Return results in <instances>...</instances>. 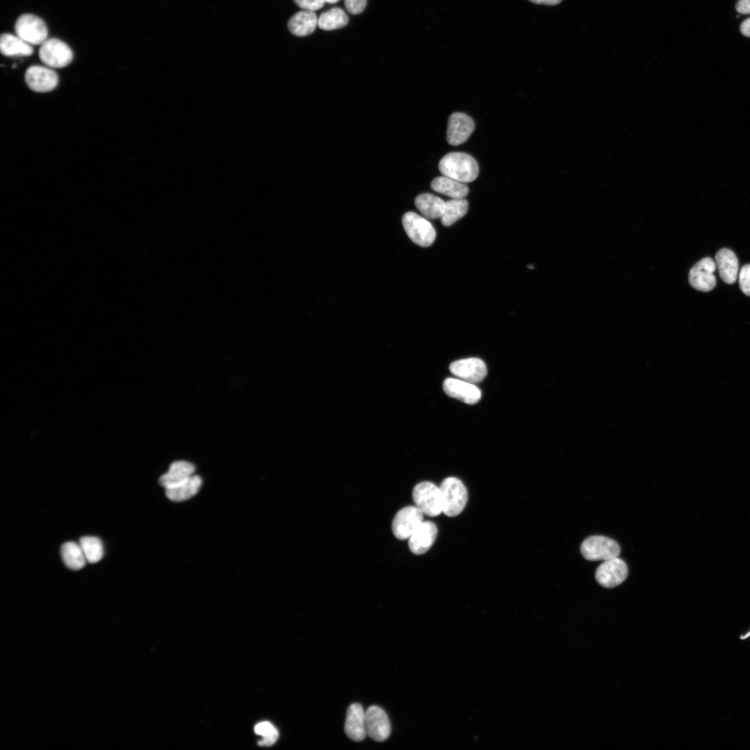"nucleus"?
Listing matches in <instances>:
<instances>
[{
	"label": "nucleus",
	"mask_w": 750,
	"mask_h": 750,
	"mask_svg": "<svg viewBox=\"0 0 750 750\" xmlns=\"http://www.w3.org/2000/svg\"><path fill=\"white\" fill-rule=\"evenodd\" d=\"M431 187L434 191L451 199L464 198L469 193V188L465 183L444 175L435 178L431 181Z\"/></svg>",
	"instance_id": "412c9836"
},
{
	"label": "nucleus",
	"mask_w": 750,
	"mask_h": 750,
	"mask_svg": "<svg viewBox=\"0 0 750 750\" xmlns=\"http://www.w3.org/2000/svg\"><path fill=\"white\" fill-rule=\"evenodd\" d=\"M0 50L6 56H28L33 49L32 46L17 35L3 33L0 38Z\"/></svg>",
	"instance_id": "b1692460"
},
{
	"label": "nucleus",
	"mask_w": 750,
	"mask_h": 750,
	"mask_svg": "<svg viewBox=\"0 0 750 750\" xmlns=\"http://www.w3.org/2000/svg\"><path fill=\"white\" fill-rule=\"evenodd\" d=\"M201 483V478L199 476L193 474L185 481L165 488V494L171 501H185L194 497L199 492Z\"/></svg>",
	"instance_id": "aec40b11"
},
{
	"label": "nucleus",
	"mask_w": 750,
	"mask_h": 750,
	"mask_svg": "<svg viewBox=\"0 0 750 750\" xmlns=\"http://www.w3.org/2000/svg\"><path fill=\"white\" fill-rule=\"evenodd\" d=\"M738 12L742 14L750 13V0H739L735 6Z\"/></svg>",
	"instance_id": "473e14b6"
},
{
	"label": "nucleus",
	"mask_w": 750,
	"mask_h": 750,
	"mask_svg": "<svg viewBox=\"0 0 750 750\" xmlns=\"http://www.w3.org/2000/svg\"><path fill=\"white\" fill-rule=\"evenodd\" d=\"M628 575L626 562L618 557L604 560L597 569L595 578L603 587L611 588L622 583Z\"/></svg>",
	"instance_id": "9d476101"
},
{
	"label": "nucleus",
	"mask_w": 750,
	"mask_h": 750,
	"mask_svg": "<svg viewBox=\"0 0 750 750\" xmlns=\"http://www.w3.org/2000/svg\"><path fill=\"white\" fill-rule=\"evenodd\" d=\"M60 553L64 563L71 569H81L87 562L79 543L74 542L64 543L61 547Z\"/></svg>",
	"instance_id": "a878e982"
},
{
	"label": "nucleus",
	"mask_w": 750,
	"mask_h": 750,
	"mask_svg": "<svg viewBox=\"0 0 750 750\" xmlns=\"http://www.w3.org/2000/svg\"><path fill=\"white\" fill-rule=\"evenodd\" d=\"M365 728L367 735L376 741L388 739L391 726L386 712L376 706L369 707L365 711Z\"/></svg>",
	"instance_id": "f8f14e48"
},
{
	"label": "nucleus",
	"mask_w": 750,
	"mask_h": 750,
	"mask_svg": "<svg viewBox=\"0 0 750 750\" xmlns=\"http://www.w3.org/2000/svg\"><path fill=\"white\" fill-rule=\"evenodd\" d=\"M439 170L444 176L465 183L474 181L479 172L476 160L462 152L446 154L439 162Z\"/></svg>",
	"instance_id": "f257e3e1"
},
{
	"label": "nucleus",
	"mask_w": 750,
	"mask_h": 750,
	"mask_svg": "<svg viewBox=\"0 0 750 750\" xmlns=\"http://www.w3.org/2000/svg\"><path fill=\"white\" fill-rule=\"evenodd\" d=\"M449 370L458 378L474 384L481 382L487 374L485 362L478 358L456 360L451 363Z\"/></svg>",
	"instance_id": "ddd939ff"
},
{
	"label": "nucleus",
	"mask_w": 750,
	"mask_h": 750,
	"mask_svg": "<svg viewBox=\"0 0 750 750\" xmlns=\"http://www.w3.org/2000/svg\"><path fill=\"white\" fill-rule=\"evenodd\" d=\"M415 203L424 217L433 219L442 217L446 201L431 193H423L416 197Z\"/></svg>",
	"instance_id": "4be33fe9"
},
{
	"label": "nucleus",
	"mask_w": 750,
	"mask_h": 750,
	"mask_svg": "<svg viewBox=\"0 0 750 750\" xmlns=\"http://www.w3.org/2000/svg\"><path fill=\"white\" fill-rule=\"evenodd\" d=\"M318 18L314 11L303 10L295 13L289 20V31L294 35L303 37L313 33Z\"/></svg>",
	"instance_id": "6ab92c4d"
},
{
	"label": "nucleus",
	"mask_w": 750,
	"mask_h": 750,
	"mask_svg": "<svg viewBox=\"0 0 750 750\" xmlns=\"http://www.w3.org/2000/svg\"><path fill=\"white\" fill-rule=\"evenodd\" d=\"M750 637V630L745 633L744 635H740L741 640H745Z\"/></svg>",
	"instance_id": "c9c22d12"
},
{
	"label": "nucleus",
	"mask_w": 750,
	"mask_h": 750,
	"mask_svg": "<svg viewBox=\"0 0 750 750\" xmlns=\"http://www.w3.org/2000/svg\"><path fill=\"white\" fill-rule=\"evenodd\" d=\"M715 269V260L709 257L701 259L690 270L688 280L690 285L701 292L712 290L716 285Z\"/></svg>",
	"instance_id": "9b49d317"
},
{
	"label": "nucleus",
	"mask_w": 750,
	"mask_h": 750,
	"mask_svg": "<svg viewBox=\"0 0 750 750\" xmlns=\"http://www.w3.org/2000/svg\"><path fill=\"white\" fill-rule=\"evenodd\" d=\"M442 499V512L447 516L458 515L467 501V491L463 483L458 478L448 477L440 486Z\"/></svg>",
	"instance_id": "f03ea898"
},
{
	"label": "nucleus",
	"mask_w": 750,
	"mask_h": 750,
	"mask_svg": "<svg viewBox=\"0 0 750 750\" xmlns=\"http://www.w3.org/2000/svg\"><path fill=\"white\" fill-rule=\"evenodd\" d=\"M581 552L586 560L604 561L618 557L620 553V547L617 542L611 538L602 535H592L583 542Z\"/></svg>",
	"instance_id": "39448f33"
},
{
	"label": "nucleus",
	"mask_w": 750,
	"mask_h": 750,
	"mask_svg": "<svg viewBox=\"0 0 750 750\" xmlns=\"http://www.w3.org/2000/svg\"><path fill=\"white\" fill-rule=\"evenodd\" d=\"M438 534L436 525L431 521L422 522L408 538V547L416 555L427 552L433 544Z\"/></svg>",
	"instance_id": "dca6fc26"
},
{
	"label": "nucleus",
	"mask_w": 750,
	"mask_h": 750,
	"mask_svg": "<svg viewBox=\"0 0 750 750\" xmlns=\"http://www.w3.org/2000/svg\"><path fill=\"white\" fill-rule=\"evenodd\" d=\"M445 393L467 404L477 403L481 397V392L474 383L458 378H447L443 383Z\"/></svg>",
	"instance_id": "2eb2a0df"
},
{
	"label": "nucleus",
	"mask_w": 750,
	"mask_h": 750,
	"mask_svg": "<svg viewBox=\"0 0 750 750\" xmlns=\"http://www.w3.org/2000/svg\"><path fill=\"white\" fill-rule=\"evenodd\" d=\"M739 285L741 290L750 297V265L743 266L739 273Z\"/></svg>",
	"instance_id": "c85d7f7f"
},
{
	"label": "nucleus",
	"mask_w": 750,
	"mask_h": 750,
	"mask_svg": "<svg viewBox=\"0 0 750 750\" xmlns=\"http://www.w3.org/2000/svg\"><path fill=\"white\" fill-rule=\"evenodd\" d=\"M740 31L744 35L750 37V17L741 24Z\"/></svg>",
	"instance_id": "72a5a7b5"
},
{
	"label": "nucleus",
	"mask_w": 750,
	"mask_h": 750,
	"mask_svg": "<svg viewBox=\"0 0 750 750\" xmlns=\"http://www.w3.org/2000/svg\"><path fill=\"white\" fill-rule=\"evenodd\" d=\"M348 22L347 13L342 8L334 7L321 13L317 26L322 30L331 31L345 26Z\"/></svg>",
	"instance_id": "393cba45"
},
{
	"label": "nucleus",
	"mask_w": 750,
	"mask_h": 750,
	"mask_svg": "<svg viewBox=\"0 0 750 750\" xmlns=\"http://www.w3.org/2000/svg\"><path fill=\"white\" fill-rule=\"evenodd\" d=\"M16 35L31 44H42L48 35L47 27L44 21L32 14L20 15L15 25Z\"/></svg>",
	"instance_id": "0eeeda50"
},
{
	"label": "nucleus",
	"mask_w": 750,
	"mask_h": 750,
	"mask_svg": "<svg viewBox=\"0 0 750 750\" xmlns=\"http://www.w3.org/2000/svg\"><path fill=\"white\" fill-rule=\"evenodd\" d=\"M347 10L352 15L362 12L367 5V0H344Z\"/></svg>",
	"instance_id": "7c9ffc66"
},
{
	"label": "nucleus",
	"mask_w": 750,
	"mask_h": 750,
	"mask_svg": "<svg viewBox=\"0 0 750 750\" xmlns=\"http://www.w3.org/2000/svg\"><path fill=\"white\" fill-rule=\"evenodd\" d=\"M715 265L722 280L728 284L735 282L738 275V260L735 253L728 249H722L715 256Z\"/></svg>",
	"instance_id": "a211bd4d"
},
{
	"label": "nucleus",
	"mask_w": 750,
	"mask_h": 750,
	"mask_svg": "<svg viewBox=\"0 0 750 750\" xmlns=\"http://www.w3.org/2000/svg\"><path fill=\"white\" fill-rule=\"evenodd\" d=\"M423 521L424 514L415 506L404 507L397 512L393 519V534L398 540L408 539Z\"/></svg>",
	"instance_id": "6e6552de"
},
{
	"label": "nucleus",
	"mask_w": 750,
	"mask_h": 750,
	"mask_svg": "<svg viewBox=\"0 0 750 750\" xmlns=\"http://www.w3.org/2000/svg\"><path fill=\"white\" fill-rule=\"evenodd\" d=\"M295 3L303 10L315 11L322 8L325 0H294Z\"/></svg>",
	"instance_id": "2f4dec72"
},
{
	"label": "nucleus",
	"mask_w": 750,
	"mask_h": 750,
	"mask_svg": "<svg viewBox=\"0 0 750 750\" xmlns=\"http://www.w3.org/2000/svg\"><path fill=\"white\" fill-rule=\"evenodd\" d=\"M415 506L424 515L435 517L442 512V499L440 487L435 484L423 481L417 484L412 492Z\"/></svg>",
	"instance_id": "7ed1b4c3"
},
{
	"label": "nucleus",
	"mask_w": 750,
	"mask_h": 750,
	"mask_svg": "<svg viewBox=\"0 0 750 750\" xmlns=\"http://www.w3.org/2000/svg\"><path fill=\"white\" fill-rule=\"evenodd\" d=\"M529 1L533 2V3H538V4L556 5V4H558L560 2H561L562 0H529Z\"/></svg>",
	"instance_id": "f704fd0d"
},
{
	"label": "nucleus",
	"mask_w": 750,
	"mask_h": 750,
	"mask_svg": "<svg viewBox=\"0 0 750 750\" xmlns=\"http://www.w3.org/2000/svg\"><path fill=\"white\" fill-rule=\"evenodd\" d=\"M475 128L474 120L462 112H454L449 118L447 140L449 144L457 146L464 143Z\"/></svg>",
	"instance_id": "4468645a"
},
{
	"label": "nucleus",
	"mask_w": 750,
	"mask_h": 750,
	"mask_svg": "<svg viewBox=\"0 0 750 750\" xmlns=\"http://www.w3.org/2000/svg\"><path fill=\"white\" fill-rule=\"evenodd\" d=\"M79 544L87 562L94 563L102 558L103 547L101 541L98 538L93 536L82 537L79 540Z\"/></svg>",
	"instance_id": "cd10ccee"
},
{
	"label": "nucleus",
	"mask_w": 750,
	"mask_h": 750,
	"mask_svg": "<svg viewBox=\"0 0 750 750\" xmlns=\"http://www.w3.org/2000/svg\"><path fill=\"white\" fill-rule=\"evenodd\" d=\"M194 466L187 461H175L167 473L160 478V484L165 488L175 485L194 474Z\"/></svg>",
	"instance_id": "5701e85b"
},
{
	"label": "nucleus",
	"mask_w": 750,
	"mask_h": 750,
	"mask_svg": "<svg viewBox=\"0 0 750 750\" xmlns=\"http://www.w3.org/2000/svg\"><path fill=\"white\" fill-rule=\"evenodd\" d=\"M26 85L33 92L44 93L53 90L58 84V76L51 67L31 65L24 74Z\"/></svg>",
	"instance_id": "1a4fd4ad"
},
{
	"label": "nucleus",
	"mask_w": 750,
	"mask_h": 750,
	"mask_svg": "<svg viewBox=\"0 0 750 750\" xmlns=\"http://www.w3.org/2000/svg\"><path fill=\"white\" fill-rule=\"evenodd\" d=\"M41 61L51 68H62L67 66L73 60L71 48L58 38L47 39L39 49Z\"/></svg>",
	"instance_id": "423d86ee"
},
{
	"label": "nucleus",
	"mask_w": 750,
	"mask_h": 750,
	"mask_svg": "<svg viewBox=\"0 0 750 750\" xmlns=\"http://www.w3.org/2000/svg\"><path fill=\"white\" fill-rule=\"evenodd\" d=\"M403 228L410 239L416 244L427 247L435 241L436 232L426 218L414 212H407L402 217Z\"/></svg>",
	"instance_id": "20e7f679"
},
{
	"label": "nucleus",
	"mask_w": 750,
	"mask_h": 750,
	"mask_svg": "<svg viewBox=\"0 0 750 750\" xmlns=\"http://www.w3.org/2000/svg\"><path fill=\"white\" fill-rule=\"evenodd\" d=\"M468 201L464 198L451 199L446 201L441 223L444 226H449L461 219L467 212Z\"/></svg>",
	"instance_id": "bb28decb"
},
{
	"label": "nucleus",
	"mask_w": 750,
	"mask_h": 750,
	"mask_svg": "<svg viewBox=\"0 0 750 750\" xmlns=\"http://www.w3.org/2000/svg\"><path fill=\"white\" fill-rule=\"evenodd\" d=\"M344 731L347 736L356 741L363 740L367 735L365 728V711L362 706L355 703L347 709L344 723Z\"/></svg>",
	"instance_id": "f3484780"
},
{
	"label": "nucleus",
	"mask_w": 750,
	"mask_h": 750,
	"mask_svg": "<svg viewBox=\"0 0 750 750\" xmlns=\"http://www.w3.org/2000/svg\"><path fill=\"white\" fill-rule=\"evenodd\" d=\"M256 733L262 737L269 735H278V730L269 722H262L256 725L254 728Z\"/></svg>",
	"instance_id": "c756f323"
},
{
	"label": "nucleus",
	"mask_w": 750,
	"mask_h": 750,
	"mask_svg": "<svg viewBox=\"0 0 750 750\" xmlns=\"http://www.w3.org/2000/svg\"><path fill=\"white\" fill-rule=\"evenodd\" d=\"M338 1L339 0H325L326 2H328L329 3H335L338 2Z\"/></svg>",
	"instance_id": "e433bc0d"
}]
</instances>
